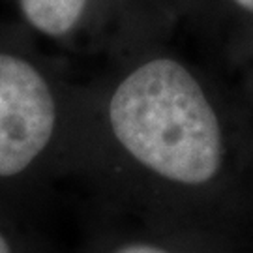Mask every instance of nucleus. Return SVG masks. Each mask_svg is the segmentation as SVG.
I'll list each match as a JSON object with an SVG mask.
<instances>
[{"label": "nucleus", "instance_id": "423d86ee", "mask_svg": "<svg viewBox=\"0 0 253 253\" xmlns=\"http://www.w3.org/2000/svg\"><path fill=\"white\" fill-rule=\"evenodd\" d=\"M113 253H174L163 246L150 244V242H129L117 248Z\"/></svg>", "mask_w": 253, "mask_h": 253}, {"label": "nucleus", "instance_id": "7ed1b4c3", "mask_svg": "<svg viewBox=\"0 0 253 253\" xmlns=\"http://www.w3.org/2000/svg\"><path fill=\"white\" fill-rule=\"evenodd\" d=\"M64 68L9 21L0 38V180L32 171L56 143L64 126Z\"/></svg>", "mask_w": 253, "mask_h": 253}, {"label": "nucleus", "instance_id": "0eeeda50", "mask_svg": "<svg viewBox=\"0 0 253 253\" xmlns=\"http://www.w3.org/2000/svg\"><path fill=\"white\" fill-rule=\"evenodd\" d=\"M171 4L176 8L184 21H193L197 15L201 0H171Z\"/></svg>", "mask_w": 253, "mask_h": 253}, {"label": "nucleus", "instance_id": "f03ea898", "mask_svg": "<svg viewBox=\"0 0 253 253\" xmlns=\"http://www.w3.org/2000/svg\"><path fill=\"white\" fill-rule=\"evenodd\" d=\"M11 23L66 68L103 64L133 42L184 21L171 0H9Z\"/></svg>", "mask_w": 253, "mask_h": 253}, {"label": "nucleus", "instance_id": "20e7f679", "mask_svg": "<svg viewBox=\"0 0 253 253\" xmlns=\"http://www.w3.org/2000/svg\"><path fill=\"white\" fill-rule=\"evenodd\" d=\"M191 25L229 53L253 34V0H201Z\"/></svg>", "mask_w": 253, "mask_h": 253}, {"label": "nucleus", "instance_id": "39448f33", "mask_svg": "<svg viewBox=\"0 0 253 253\" xmlns=\"http://www.w3.org/2000/svg\"><path fill=\"white\" fill-rule=\"evenodd\" d=\"M223 54L227 62L238 72V77L242 81V92L253 113V34L240 45H236L233 51Z\"/></svg>", "mask_w": 253, "mask_h": 253}, {"label": "nucleus", "instance_id": "6e6552de", "mask_svg": "<svg viewBox=\"0 0 253 253\" xmlns=\"http://www.w3.org/2000/svg\"><path fill=\"white\" fill-rule=\"evenodd\" d=\"M0 253H13L11 250V244L8 242V238L0 233Z\"/></svg>", "mask_w": 253, "mask_h": 253}, {"label": "nucleus", "instance_id": "f257e3e1", "mask_svg": "<svg viewBox=\"0 0 253 253\" xmlns=\"http://www.w3.org/2000/svg\"><path fill=\"white\" fill-rule=\"evenodd\" d=\"M195 28L178 21L101 64L109 70L103 120L137 169L191 193L235 195L253 174V113L191 53Z\"/></svg>", "mask_w": 253, "mask_h": 253}]
</instances>
